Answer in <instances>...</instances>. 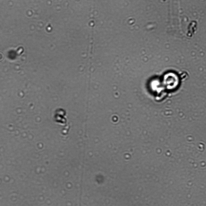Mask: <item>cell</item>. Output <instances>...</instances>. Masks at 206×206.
Segmentation results:
<instances>
[{
    "label": "cell",
    "instance_id": "6da1fadb",
    "mask_svg": "<svg viewBox=\"0 0 206 206\" xmlns=\"http://www.w3.org/2000/svg\"><path fill=\"white\" fill-rule=\"evenodd\" d=\"M163 80L166 87L171 90L176 89L178 86L179 82L178 76L173 72H169L166 74Z\"/></svg>",
    "mask_w": 206,
    "mask_h": 206
}]
</instances>
